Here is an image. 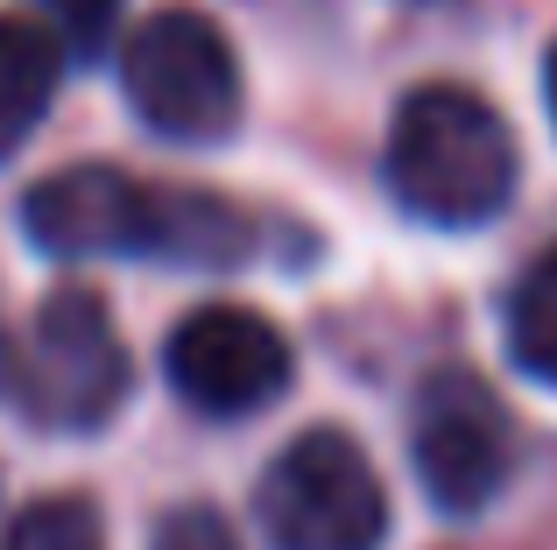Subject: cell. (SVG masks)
<instances>
[{"label":"cell","mask_w":557,"mask_h":550,"mask_svg":"<svg viewBox=\"0 0 557 550\" xmlns=\"http://www.w3.org/2000/svg\"><path fill=\"white\" fill-rule=\"evenodd\" d=\"M261 537L275 550H381L388 543V487L346 430H304L275 452L255 487Z\"/></svg>","instance_id":"277c9868"},{"label":"cell","mask_w":557,"mask_h":550,"mask_svg":"<svg viewBox=\"0 0 557 550\" xmlns=\"http://www.w3.org/2000/svg\"><path fill=\"white\" fill-rule=\"evenodd\" d=\"M127 346L113 325L107 297L85 283H64L42 297L28 346L14 353V396H22L28 424L42 430H99L121 416L127 402Z\"/></svg>","instance_id":"3957f363"},{"label":"cell","mask_w":557,"mask_h":550,"mask_svg":"<svg viewBox=\"0 0 557 550\" xmlns=\"http://www.w3.org/2000/svg\"><path fill=\"white\" fill-rule=\"evenodd\" d=\"M409 459L445 515H480L508 480V416L473 374H431L409 410Z\"/></svg>","instance_id":"52a82bcc"},{"label":"cell","mask_w":557,"mask_h":550,"mask_svg":"<svg viewBox=\"0 0 557 550\" xmlns=\"http://www.w3.org/2000/svg\"><path fill=\"white\" fill-rule=\"evenodd\" d=\"M42 8L64 22L71 50H107L113 42V8H121V0H42Z\"/></svg>","instance_id":"7c38bea8"},{"label":"cell","mask_w":557,"mask_h":550,"mask_svg":"<svg viewBox=\"0 0 557 550\" xmlns=\"http://www.w3.org/2000/svg\"><path fill=\"white\" fill-rule=\"evenodd\" d=\"M64 50L50 22L36 14H0V155H14L42 127L57 85H64Z\"/></svg>","instance_id":"ba28073f"},{"label":"cell","mask_w":557,"mask_h":550,"mask_svg":"<svg viewBox=\"0 0 557 550\" xmlns=\"http://www.w3.org/2000/svg\"><path fill=\"white\" fill-rule=\"evenodd\" d=\"M149 550H240V537H233V523L219 509H177L156 523Z\"/></svg>","instance_id":"8fae6325"},{"label":"cell","mask_w":557,"mask_h":550,"mask_svg":"<svg viewBox=\"0 0 557 550\" xmlns=\"http://www.w3.org/2000/svg\"><path fill=\"white\" fill-rule=\"evenodd\" d=\"M22 226L57 262H99V254H163V262L226 268L247 254L255 226L240 205L212 191H163L113 163H78L42 177L22 198Z\"/></svg>","instance_id":"6da1fadb"},{"label":"cell","mask_w":557,"mask_h":550,"mask_svg":"<svg viewBox=\"0 0 557 550\" xmlns=\"http://www.w3.org/2000/svg\"><path fill=\"white\" fill-rule=\"evenodd\" d=\"M544 92H550V121H557V42H550V57H544Z\"/></svg>","instance_id":"4fadbf2b"},{"label":"cell","mask_w":557,"mask_h":550,"mask_svg":"<svg viewBox=\"0 0 557 550\" xmlns=\"http://www.w3.org/2000/svg\"><path fill=\"white\" fill-rule=\"evenodd\" d=\"M388 191L423 226H487L516 198V135L466 85H417L388 121Z\"/></svg>","instance_id":"7a4b0ae2"},{"label":"cell","mask_w":557,"mask_h":550,"mask_svg":"<svg viewBox=\"0 0 557 550\" xmlns=\"http://www.w3.org/2000/svg\"><path fill=\"white\" fill-rule=\"evenodd\" d=\"M170 388L205 416H247L269 410L297 374V346L275 332L269 311L255 303H198L170 325L163 346Z\"/></svg>","instance_id":"8992f818"},{"label":"cell","mask_w":557,"mask_h":550,"mask_svg":"<svg viewBox=\"0 0 557 550\" xmlns=\"http://www.w3.org/2000/svg\"><path fill=\"white\" fill-rule=\"evenodd\" d=\"M121 85L170 141H219L240 127V57L198 8H156L121 36Z\"/></svg>","instance_id":"5b68a950"},{"label":"cell","mask_w":557,"mask_h":550,"mask_svg":"<svg viewBox=\"0 0 557 550\" xmlns=\"http://www.w3.org/2000/svg\"><path fill=\"white\" fill-rule=\"evenodd\" d=\"M0 388H14V346H8V332H0Z\"/></svg>","instance_id":"5bb4252c"},{"label":"cell","mask_w":557,"mask_h":550,"mask_svg":"<svg viewBox=\"0 0 557 550\" xmlns=\"http://www.w3.org/2000/svg\"><path fill=\"white\" fill-rule=\"evenodd\" d=\"M508 360L530 382L557 388V248L536 254L508 297Z\"/></svg>","instance_id":"9c48e42d"},{"label":"cell","mask_w":557,"mask_h":550,"mask_svg":"<svg viewBox=\"0 0 557 550\" xmlns=\"http://www.w3.org/2000/svg\"><path fill=\"white\" fill-rule=\"evenodd\" d=\"M0 550H107V529L85 495H42L8 523Z\"/></svg>","instance_id":"30bf717a"}]
</instances>
